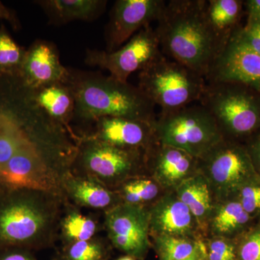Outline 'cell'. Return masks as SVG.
<instances>
[{
  "label": "cell",
  "mask_w": 260,
  "mask_h": 260,
  "mask_svg": "<svg viewBox=\"0 0 260 260\" xmlns=\"http://www.w3.org/2000/svg\"><path fill=\"white\" fill-rule=\"evenodd\" d=\"M205 0H170L155 31L162 54L205 77L225 48L205 15Z\"/></svg>",
  "instance_id": "1"
},
{
  "label": "cell",
  "mask_w": 260,
  "mask_h": 260,
  "mask_svg": "<svg viewBox=\"0 0 260 260\" xmlns=\"http://www.w3.org/2000/svg\"><path fill=\"white\" fill-rule=\"evenodd\" d=\"M65 84L75 101L74 118L95 121L106 116L155 123V107L138 86L99 72L68 69Z\"/></svg>",
  "instance_id": "2"
},
{
  "label": "cell",
  "mask_w": 260,
  "mask_h": 260,
  "mask_svg": "<svg viewBox=\"0 0 260 260\" xmlns=\"http://www.w3.org/2000/svg\"><path fill=\"white\" fill-rule=\"evenodd\" d=\"M0 201V245H37L52 235L57 196L45 191H10Z\"/></svg>",
  "instance_id": "3"
},
{
  "label": "cell",
  "mask_w": 260,
  "mask_h": 260,
  "mask_svg": "<svg viewBox=\"0 0 260 260\" xmlns=\"http://www.w3.org/2000/svg\"><path fill=\"white\" fill-rule=\"evenodd\" d=\"M200 104L225 139L244 142L260 130V93L234 82H206Z\"/></svg>",
  "instance_id": "4"
},
{
  "label": "cell",
  "mask_w": 260,
  "mask_h": 260,
  "mask_svg": "<svg viewBox=\"0 0 260 260\" xmlns=\"http://www.w3.org/2000/svg\"><path fill=\"white\" fill-rule=\"evenodd\" d=\"M138 77V88L160 107V113L200 102L206 86L204 77L162 53L140 71Z\"/></svg>",
  "instance_id": "5"
},
{
  "label": "cell",
  "mask_w": 260,
  "mask_h": 260,
  "mask_svg": "<svg viewBox=\"0 0 260 260\" xmlns=\"http://www.w3.org/2000/svg\"><path fill=\"white\" fill-rule=\"evenodd\" d=\"M77 144L73 166H77L85 177L107 187L120 186L129 179L142 177L143 171L148 169L145 150L120 148L90 135L78 139Z\"/></svg>",
  "instance_id": "6"
},
{
  "label": "cell",
  "mask_w": 260,
  "mask_h": 260,
  "mask_svg": "<svg viewBox=\"0 0 260 260\" xmlns=\"http://www.w3.org/2000/svg\"><path fill=\"white\" fill-rule=\"evenodd\" d=\"M154 129L158 143L180 149L198 159L223 139L215 119L201 104L160 113Z\"/></svg>",
  "instance_id": "7"
},
{
  "label": "cell",
  "mask_w": 260,
  "mask_h": 260,
  "mask_svg": "<svg viewBox=\"0 0 260 260\" xmlns=\"http://www.w3.org/2000/svg\"><path fill=\"white\" fill-rule=\"evenodd\" d=\"M217 202L237 198L246 184L259 179L242 142L223 138L199 159Z\"/></svg>",
  "instance_id": "8"
},
{
  "label": "cell",
  "mask_w": 260,
  "mask_h": 260,
  "mask_svg": "<svg viewBox=\"0 0 260 260\" xmlns=\"http://www.w3.org/2000/svg\"><path fill=\"white\" fill-rule=\"evenodd\" d=\"M161 53L155 29L148 25L112 52L87 49L85 61L90 66L107 70L111 77L119 81L128 82L132 73L144 69Z\"/></svg>",
  "instance_id": "9"
},
{
  "label": "cell",
  "mask_w": 260,
  "mask_h": 260,
  "mask_svg": "<svg viewBox=\"0 0 260 260\" xmlns=\"http://www.w3.org/2000/svg\"><path fill=\"white\" fill-rule=\"evenodd\" d=\"M105 225L116 248L135 259L144 257L150 246L148 207L119 203L106 212Z\"/></svg>",
  "instance_id": "10"
},
{
  "label": "cell",
  "mask_w": 260,
  "mask_h": 260,
  "mask_svg": "<svg viewBox=\"0 0 260 260\" xmlns=\"http://www.w3.org/2000/svg\"><path fill=\"white\" fill-rule=\"evenodd\" d=\"M167 1L117 0L106 26V50H117L138 31L158 20Z\"/></svg>",
  "instance_id": "11"
},
{
  "label": "cell",
  "mask_w": 260,
  "mask_h": 260,
  "mask_svg": "<svg viewBox=\"0 0 260 260\" xmlns=\"http://www.w3.org/2000/svg\"><path fill=\"white\" fill-rule=\"evenodd\" d=\"M150 236H172L196 241L203 239L194 215L176 194L165 191L148 207Z\"/></svg>",
  "instance_id": "12"
},
{
  "label": "cell",
  "mask_w": 260,
  "mask_h": 260,
  "mask_svg": "<svg viewBox=\"0 0 260 260\" xmlns=\"http://www.w3.org/2000/svg\"><path fill=\"white\" fill-rule=\"evenodd\" d=\"M147 167L164 191L177 189L200 172L199 159L180 149L156 143L146 151Z\"/></svg>",
  "instance_id": "13"
},
{
  "label": "cell",
  "mask_w": 260,
  "mask_h": 260,
  "mask_svg": "<svg viewBox=\"0 0 260 260\" xmlns=\"http://www.w3.org/2000/svg\"><path fill=\"white\" fill-rule=\"evenodd\" d=\"M205 80L239 83L260 93V55L230 40Z\"/></svg>",
  "instance_id": "14"
},
{
  "label": "cell",
  "mask_w": 260,
  "mask_h": 260,
  "mask_svg": "<svg viewBox=\"0 0 260 260\" xmlns=\"http://www.w3.org/2000/svg\"><path fill=\"white\" fill-rule=\"evenodd\" d=\"M68 74L69 70L61 64L56 46L38 39L26 51L18 77L34 90L50 84L65 83Z\"/></svg>",
  "instance_id": "15"
},
{
  "label": "cell",
  "mask_w": 260,
  "mask_h": 260,
  "mask_svg": "<svg viewBox=\"0 0 260 260\" xmlns=\"http://www.w3.org/2000/svg\"><path fill=\"white\" fill-rule=\"evenodd\" d=\"M94 121L95 130L90 136L109 144L147 151L158 143L155 123L114 116L99 118Z\"/></svg>",
  "instance_id": "16"
},
{
  "label": "cell",
  "mask_w": 260,
  "mask_h": 260,
  "mask_svg": "<svg viewBox=\"0 0 260 260\" xmlns=\"http://www.w3.org/2000/svg\"><path fill=\"white\" fill-rule=\"evenodd\" d=\"M256 221L248 215L237 198L217 202L208 220L205 237L237 239Z\"/></svg>",
  "instance_id": "17"
},
{
  "label": "cell",
  "mask_w": 260,
  "mask_h": 260,
  "mask_svg": "<svg viewBox=\"0 0 260 260\" xmlns=\"http://www.w3.org/2000/svg\"><path fill=\"white\" fill-rule=\"evenodd\" d=\"M174 191L191 210L203 237H206L208 220L217 203L208 179L199 172L181 183Z\"/></svg>",
  "instance_id": "18"
},
{
  "label": "cell",
  "mask_w": 260,
  "mask_h": 260,
  "mask_svg": "<svg viewBox=\"0 0 260 260\" xmlns=\"http://www.w3.org/2000/svg\"><path fill=\"white\" fill-rule=\"evenodd\" d=\"M36 4L44 10L49 23L65 25L75 20L90 22L96 20L105 11L106 0H40Z\"/></svg>",
  "instance_id": "19"
},
{
  "label": "cell",
  "mask_w": 260,
  "mask_h": 260,
  "mask_svg": "<svg viewBox=\"0 0 260 260\" xmlns=\"http://www.w3.org/2000/svg\"><path fill=\"white\" fill-rule=\"evenodd\" d=\"M62 187L75 203L88 208L107 210L122 203L118 192L91 178L75 177L70 174Z\"/></svg>",
  "instance_id": "20"
},
{
  "label": "cell",
  "mask_w": 260,
  "mask_h": 260,
  "mask_svg": "<svg viewBox=\"0 0 260 260\" xmlns=\"http://www.w3.org/2000/svg\"><path fill=\"white\" fill-rule=\"evenodd\" d=\"M244 13V1L242 0H205L207 21L223 48L229 44L233 34L241 26Z\"/></svg>",
  "instance_id": "21"
},
{
  "label": "cell",
  "mask_w": 260,
  "mask_h": 260,
  "mask_svg": "<svg viewBox=\"0 0 260 260\" xmlns=\"http://www.w3.org/2000/svg\"><path fill=\"white\" fill-rule=\"evenodd\" d=\"M32 91L36 101L48 115L70 130V121L75 115V101L68 85L53 83Z\"/></svg>",
  "instance_id": "22"
},
{
  "label": "cell",
  "mask_w": 260,
  "mask_h": 260,
  "mask_svg": "<svg viewBox=\"0 0 260 260\" xmlns=\"http://www.w3.org/2000/svg\"><path fill=\"white\" fill-rule=\"evenodd\" d=\"M120 186L118 194L121 202L129 204H152L165 191L152 177L134 178Z\"/></svg>",
  "instance_id": "23"
},
{
  "label": "cell",
  "mask_w": 260,
  "mask_h": 260,
  "mask_svg": "<svg viewBox=\"0 0 260 260\" xmlns=\"http://www.w3.org/2000/svg\"><path fill=\"white\" fill-rule=\"evenodd\" d=\"M154 245L160 260H184L200 246V241L172 236H153Z\"/></svg>",
  "instance_id": "24"
},
{
  "label": "cell",
  "mask_w": 260,
  "mask_h": 260,
  "mask_svg": "<svg viewBox=\"0 0 260 260\" xmlns=\"http://www.w3.org/2000/svg\"><path fill=\"white\" fill-rule=\"evenodd\" d=\"M25 53L5 28L0 29V75L18 77Z\"/></svg>",
  "instance_id": "25"
},
{
  "label": "cell",
  "mask_w": 260,
  "mask_h": 260,
  "mask_svg": "<svg viewBox=\"0 0 260 260\" xmlns=\"http://www.w3.org/2000/svg\"><path fill=\"white\" fill-rule=\"evenodd\" d=\"M62 233L70 244L88 241L96 232V223L89 217L78 212H70L62 221Z\"/></svg>",
  "instance_id": "26"
},
{
  "label": "cell",
  "mask_w": 260,
  "mask_h": 260,
  "mask_svg": "<svg viewBox=\"0 0 260 260\" xmlns=\"http://www.w3.org/2000/svg\"><path fill=\"white\" fill-rule=\"evenodd\" d=\"M237 242V260H260V219Z\"/></svg>",
  "instance_id": "27"
},
{
  "label": "cell",
  "mask_w": 260,
  "mask_h": 260,
  "mask_svg": "<svg viewBox=\"0 0 260 260\" xmlns=\"http://www.w3.org/2000/svg\"><path fill=\"white\" fill-rule=\"evenodd\" d=\"M203 242L208 260H237V239L206 237Z\"/></svg>",
  "instance_id": "28"
},
{
  "label": "cell",
  "mask_w": 260,
  "mask_h": 260,
  "mask_svg": "<svg viewBox=\"0 0 260 260\" xmlns=\"http://www.w3.org/2000/svg\"><path fill=\"white\" fill-rule=\"evenodd\" d=\"M105 255L104 246L96 241L71 243L65 251V260H103Z\"/></svg>",
  "instance_id": "29"
},
{
  "label": "cell",
  "mask_w": 260,
  "mask_h": 260,
  "mask_svg": "<svg viewBox=\"0 0 260 260\" xmlns=\"http://www.w3.org/2000/svg\"><path fill=\"white\" fill-rule=\"evenodd\" d=\"M230 40L260 55V20L246 21L236 30Z\"/></svg>",
  "instance_id": "30"
},
{
  "label": "cell",
  "mask_w": 260,
  "mask_h": 260,
  "mask_svg": "<svg viewBox=\"0 0 260 260\" xmlns=\"http://www.w3.org/2000/svg\"><path fill=\"white\" fill-rule=\"evenodd\" d=\"M244 210L251 218L260 219V178L241 189L237 196Z\"/></svg>",
  "instance_id": "31"
},
{
  "label": "cell",
  "mask_w": 260,
  "mask_h": 260,
  "mask_svg": "<svg viewBox=\"0 0 260 260\" xmlns=\"http://www.w3.org/2000/svg\"><path fill=\"white\" fill-rule=\"evenodd\" d=\"M250 157L253 167L260 178V130L243 142Z\"/></svg>",
  "instance_id": "32"
},
{
  "label": "cell",
  "mask_w": 260,
  "mask_h": 260,
  "mask_svg": "<svg viewBox=\"0 0 260 260\" xmlns=\"http://www.w3.org/2000/svg\"><path fill=\"white\" fill-rule=\"evenodd\" d=\"M244 7L246 21L260 20V0L244 1Z\"/></svg>",
  "instance_id": "33"
},
{
  "label": "cell",
  "mask_w": 260,
  "mask_h": 260,
  "mask_svg": "<svg viewBox=\"0 0 260 260\" xmlns=\"http://www.w3.org/2000/svg\"><path fill=\"white\" fill-rule=\"evenodd\" d=\"M0 260H37L28 251L13 249L0 254Z\"/></svg>",
  "instance_id": "34"
},
{
  "label": "cell",
  "mask_w": 260,
  "mask_h": 260,
  "mask_svg": "<svg viewBox=\"0 0 260 260\" xmlns=\"http://www.w3.org/2000/svg\"><path fill=\"white\" fill-rule=\"evenodd\" d=\"M0 19L8 20L12 25H14L15 28H18V21L14 13L9 8H7L2 2H0Z\"/></svg>",
  "instance_id": "35"
},
{
  "label": "cell",
  "mask_w": 260,
  "mask_h": 260,
  "mask_svg": "<svg viewBox=\"0 0 260 260\" xmlns=\"http://www.w3.org/2000/svg\"><path fill=\"white\" fill-rule=\"evenodd\" d=\"M203 249H204V244H203V239H202L200 241V246L198 250L195 251L194 254H193L190 257L184 260H199L200 256L202 255V253H203Z\"/></svg>",
  "instance_id": "36"
},
{
  "label": "cell",
  "mask_w": 260,
  "mask_h": 260,
  "mask_svg": "<svg viewBox=\"0 0 260 260\" xmlns=\"http://www.w3.org/2000/svg\"><path fill=\"white\" fill-rule=\"evenodd\" d=\"M117 260H135V259L134 257H133V256L126 255L122 256V257H120Z\"/></svg>",
  "instance_id": "37"
},
{
  "label": "cell",
  "mask_w": 260,
  "mask_h": 260,
  "mask_svg": "<svg viewBox=\"0 0 260 260\" xmlns=\"http://www.w3.org/2000/svg\"><path fill=\"white\" fill-rule=\"evenodd\" d=\"M203 251H204V249H203ZM203 253H202V255H203ZM202 255H201V256H200V258L199 260H202V259H201V258H202Z\"/></svg>",
  "instance_id": "38"
}]
</instances>
